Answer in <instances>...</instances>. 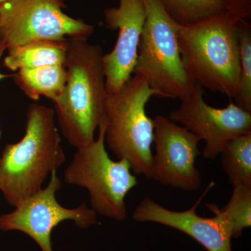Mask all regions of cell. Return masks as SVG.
<instances>
[{
  "mask_svg": "<svg viewBox=\"0 0 251 251\" xmlns=\"http://www.w3.org/2000/svg\"><path fill=\"white\" fill-rule=\"evenodd\" d=\"M156 96L140 75L130 77L117 93L108 94L105 112V143L117 159L126 160L136 175L151 179L154 123L145 111Z\"/></svg>",
  "mask_w": 251,
  "mask_h": 251,
  "instance_id": "cell-4",
  "label": "cell"
},
{
  "mask_svg": "<svg viewBox=\"0 0 251 251\" xmlns=\"http://www.w3.org/2000/svg\"><path fill=\"white\" fill-rule=\"evenodd\" d=\"M0 156H1V153H0Z\"/></svg>",
  "mask_w": 251,
  "mask_h": 251,
  "instance_id": "cell-21",
  "label": "cell"
},
{
  "mask_svg": "<svg viewBox=\"0 0 251 251\" xmlns=\"http://www.w3.org/2000/svg\"><path fill=\"white\" fill-rule=\"evenodd\" d=\"M97 139L77 149L64 173L67 184L88 191L92 209L116 221L126 218V197L138 184L126 160L113 161L105 146V122L99 125Z\"/></svg>",
  "mask_w": 251,
  "mask_h": 251,
  "instance_id": "cell-6",
  "label": "cell"
},
{
  "mask_svg": "<svg viewBox=\"0 0 251 251\" xmlns=\"http://www.w3.org/2000/svg\"><path fill=\"white\" fill-rule=\"evenodd\" d=\"M203 94L202 87L196 83L192 92L168 118L204 140L202 156L214 159L229 140L251 133V112L239 108L232 100L226 108H214L206 103Z\"/></svg>",
  "mask_w": 251,
  "mask_h": 251,
  "instance_id": "cell-9",
  "label": "cell"
},
{
  "mask_svg": "<svg viewBox=\"0 0 251 251\" xmlns=\"http://www.w3.org/2000/svg\"><path fill=\"white\" fill-rule=\"evenodd\" d=\"M153 123L156 152L153 154L151 179L183 191L197 190L201 185V174L196 166V158L201 154V140L168 117L157 115Z\"/></svg>",
  "mask_w": 251,
  "mask_h": 251,
  "instance_id": "cell-10",
  "label": "cell"
},
{
  "mask_svg": "<svg viewBox=\"0 0 251 251\" xmlns=\"http://www.w3.org/2000/svg\"><path fill=\"white\" fill-rule=\"evenodd\" d=\"M233 187L228 203L220 211L232 225V236L237 238L251 226V186L237 185Z\"/></svg>",
  "mask_w": 251,
  "mask_h": 251,
  "instance_id": "cell-18",
  "label": "cell"
},
{
  "mask_svg": "<svg viewBox=\"0 0 251 251\" xmlns=\"http://www.w3.org/2000/svg\"><path fill=\"white\" fill-rule=\"evenodd\" d=\"M176 22L188 25L224 14L226 0H162Z\"/></svg>",
  "mask_w": 251,
  "mask_h": 251,
  "instance_id": "cell-16",
  "label": "cell"
},
{
  "mask_svg": "<svg viewBox=\"0 0 251 251\" xmlns=\"http://www.w3.org/2000/svg\"><path fill=\"white\" fill-rule=\"evenodd\" d=\"M6 50V46L5 45L4 41L0 38V59H1V56H2L3 53H4ZM10 76H11V75H5V74H1V72H0V80ZM0 138H1V132H0Z\"/></svg>",
  "mask_w": 251,
  "mask_h": 251,
  "instance_id": "cell-19",
  "label": "cell"
},
{
  "mask_svg": "<svg viewBox=\"0 0 251 251\" xmlns=\"http://www.w3.org/2000/svg\"><path fill=\"white\" fill-rule=\"evenodd\" d=\"M103 54L100 46L87 39L68 41L67 82L53 103L64 138L76 149L94 142L96 130L105 120L108 94Z\"/></svg>",
  "mask_w": 251,
  "mask_h": 251,
  "instance_id": "cell-1",
  "label": "cell"
},
{
  "mask_svg": "<svg viewBox=\"0 0 251 251\" xmlns=\"http://www.w3.org/2000/svg\"><path fill=\"white\" fill-rule=\"evenodd\" d=\"M69 40L36 41L10 48L4 59V67L17 72L46 66H65Z\"/></svg>",
  "mask_w": 251,
  "mask_h": 251,
  "instance_id": "cell-13",
  "label": "cell"
},
{
  "mask_svg": "<svg viewBox=\"0 0 251 251\" xmlns=\"http://www.w3.org/2000/svg\"><path fill=\"white\" fill-rule=\"evenodd\" d=\"M237 27L241 73L234 103L245 111L251 112V28L245 21L238 23Z\"/></svg>",
  "mask_w": 251,
  "mask_h": 251,
  "instance_id": "cell-17",
  "label": "cell"
},
{
  "mask_svg": "<svg viewBox=\"0 0 251 251\" xmlns=\"http://www.w3.org/2000/svg\"><path fill=\"white\" fill-rule=\"evenodd\" d=\"M65 0H6L0 4V38L6 50L36 41L87 39L92 25L63 11Z\"/></svg>",
  "mask_w": 251,
  "mask_h": 251,
  "instance_id": "cell-7",
  "label": "cell"
},
{
  "mask_svg": "<svg viewBox=\"0 0 251 251\" xmlns=\"http://www.w3.org/2000/svg\"><path fill=\"white\" fill-rule=\"evenodd\" d=\"M145 20L143 0H120L118 7L104 11L107 27L118 30L115 47L103 57L105 87L110 95L117 93L131 77Z\"/></svg>",
  "mask_w": 251,
  "mask_h": 251,
  "instance_id": "cell-11",
  "label": "cell"
},
{
  "mask_svg": "<svg viewBox=\"0 0 251 251\" xmlns=\"http://www.w3.org/2000/svg\"><path fill=\"white\" fill-rule=\"evenodd\" d=\"M62 188L57 171L50 174L47 186L25 200L14 211L0 216V230H17L30 237L42 251H54L51 234L64 221H72L80 228L97 224V214L86 203L76 208L64 207L56 199Z\"/></svg>",
  "mask_w": 251,
  "mask_h": 251,
  "instance_id": "cell-8",
  "label": "cell"
},
{
  "mask_svg": "<svg viewBox=\"0 0 251 251\" xmlns=\"http://www.w3.org/2000/svg\"><path fill=\"white\" fill-rule=\"evenodd\" d=\"M221 154L223 168L232 186H251V133L229 140Z\"/></svg>",
  "mask_w": 251,
  "mask_h": 251,
  "instance_id": "cell-15",
  "label": "cell"
},
{
  "mask_svg": "<svg viewBox=\"0 0 251 251\" xmlns=\"http://www.w3.org/2000/svg\"><path fill=\"white\" fill-rule=\"evenodd\" d=\"M54 115L45 105H29L24 136L1 153L0 191L14 207L42 189L48 176L66 161Z\"/></svg>",
  "mask_w": 251,
  "mask_h": 251,
  "instance_id": "cell-2",
  "label": "cell"
},
{
  "mask_svg": "<svg viewBox=\"0 0 251 251\" xmlns=\"http://www.w3.org/2000/svg\"><path fill=\"white\" fill-rule=\"evenodd\" d=\"M143 1L146 20L133 74L143 77L157 97L183 100L196 83L188 76L181 60L179 23L168 12L162 0Z\"/></svg>",
  "mask_w": 251,
  "mask_h": 251,
  "instance_id": "cell-5",
  "label": "cell"
},
{
  "mask_svg": "<svg viewBox=\"0 0 251 251\" xmlns=\"http://www.w3.org/2000/svg\"><path fill=\"white\" fill-rule=\"evenodd\" d=\"M6 0H0V4H2V3H4V1H6Z\"/></svg>",
  "mask_w": 251,
  "mask_h": 251,
  "instance_id": "cell-20",
  "label": "cell"
},
{
  "mask_svg": "<svg viewBox=\"0 0 251 251\" xmlns=\"http://www.w3.org/2000/svg\"><path fill=\"white\" fill-rule=\"evenodd\" d=\"M207 188L194 205L186 211L170 210L150 198H145L135 207L133 219L138 222H153L173 227L187 234L197 241L208 251H232L231 239L232 225L217 206L208 204L215 216L202 217L196 213V209L206 193Z\"/></svg>",
  "mask_w": 251,
  "mask_h": 251,
  "instance_id": "cell-12",
  "label": "cell"
},
{
  "mask_svg": "<svg viewBox=\"0 0 251 251\" xmlns=\"http://www.w3.org/2000/svg\"><path fill=\"white\" fill-rule=\"evenodd\" d=\"M177 36L183 65L191 80L234 98L241 73L237 25L222 14L188 25L179 24Z\"/></svg>",
  "mask_w": 251,
  "mask_h": 251,
  "instance_id": "cell-3",
  "label": "cell"
},
{
  "mask_svg": "<svg viewBox=\"0 0 251 251\" xmlns=\"http://www.w3.org/2000/svg\"><path fill=\"white\" fill-rule=\"evenodd\" d=\"M13 77L28 98L38 100L44 97L54 102L64 90L67 72L66 66L50 65L20 69Z\"/></svg>",
  "mask_w": 251,
  "mask_h": 251,
  "instance_id": "cell-14",
  "label": "cell"
}]
</instances>
